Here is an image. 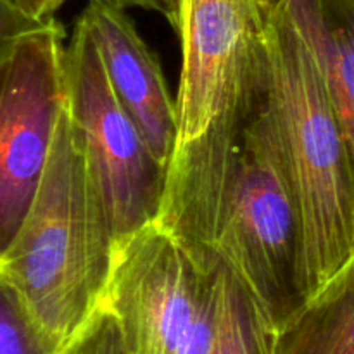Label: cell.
<instances>
[{
	"mask_svg": "<svg viewBox=\"0 0 354 354\" xmlns=\"http://www.w3.org/2000/svg\"><path fill=\"white\" fill-rule=\"evenodd\" d=\"M64 2H68V0H19L21 7L26 10L28 16H31L37 21H45L54 17L55 12L61 9Z\"/></svg>",
	"mask_w": 354,
	"mask_h": 354,
	"instance_id": "2e32d148",
	"label": "cell"
},
{
	"mask_svg": "<svg viewBox=\"0 0 354 354\" xmlns=\"http://www.w3.org/2000/svg\"><path fill=\"white\" fill-rule=\"evenodd\" d=\"M80 19L88 28L114 95L154 158L168 169L176 138V99L158 55L140 37L127 9L113 0H88Z\"/></svg>",
	"mask_w": 354,
	"mask_h": 354,
	"instance_id": "ba28073f",
	"label": "cell"
},
{
	"mask_svg": "<svg viewBox=\"0 0 354 354\" xmlns=\"http://www.w3.org/2000/svg\"><path fill=\"white\" fill-rule=\"evenodd\" d=\"M66 35L57 19L21 35L0 57V263L31 206L66 99Z\"/></svg>",
	"mask_w": 354,
	"mask_h": 354,
	"instance_id": "52a82bcc",
	"label": "cell"
},
{
	"mask_svg": "<svg viewBox=\"0 0 354 354\" xmlns=\"http://www.w3.org/2000/svg\"><path fill=\"white\" fill-rule=\"evenodd\" d=\"M268 104L303 223L306 301L354 251V162L313 47L280 0H266Z\"/></svg>",
	"mask_w": 354,
	"mask_h": 354,
	"instance_id": "3957f363",
	"label": "cell"
},
{
	"mask_svg": "<svg viewBox=\"0 0 354 354\" xmlns=\"http://www.w3.org/2000/svg\"><path fill=\"white\" fill-rule=\"evenodd\" d=\"M64 71L69 113L82 135L116 251L127 239L158 221L166 168L114 95L99 50L80 17L66 45Z\"/></svg>",
	"mask_w": 354,
	"mask_h": 354,
	"instance_id": "8992f818",
	"label": "cell"
},
{
	"mask_svg": "<svg viewBox=\"0 0 354 354\" xmlns=\"http://www.w3.org/2000/svg\"><path fill=\"white\" fill-rule=\"evenodd\" d=\"M40 23L44 21H37L28 16L17 0H0V57L21 35Z\"/></svg>",
	"mask_w": 354,
	"mask_h": 354,
	"instance_id": "5bb4252c",
	"label": "cell"
},
{
	"mask_svg": "<svg viewBox=\"0 0 354 354\" xmlns=\"http://www.w3.org/2000/svg\"><path fill=\"white\" fill-rule=\"evenodd\" d=\"M113 2L121 6L123 9H128V7H138V9L158 12L161 14L171 26H175L178 0H113Z\"/></svg>",
	"mask_w": 354,
	"mask_h": 354,
	"instance_id": "9a60e30c",
	"label": "cell"
},
{
	"mask_svg": "<svg viewBox=\"0 0 354 354\" xmlns=\"http://www.w3.org/2000/svg\"><path fill=\"white\" fill-rule=\"evenodd\" d=\"M273 354H354V251L277 330Z\"/></svg>",
	"mask_w": 354,
	"mask_h": 354,
	"instance_id": "30bf717a",
	"label": "cell"
},
{
	"mask_svg": "<svg viewBox=\"0 0 354 354\" xmlns=\"http://www.w3.org/2000/svg\"><path fill=\"white\" fill-rule=\"evenodd\" d=\"M113 259L106 211L64 99L40 185L0 273L62 349L99 308Z\"/></svg>",
	"mask_w": 354,
	"mask_h": 354,
	"instance_id": "7a4b0ae2",
	"label": "cell"
},
{
	"mask_svg": "<svg viewBox=\"0 0 354 354\" xmlns=\"http://www.w3.org/2000/svg\"><path fill=\"white\" fill-rule=\"evenodd\" d=\"M275 335L254 297L220 261L216 327L207 354H273Z\"/></svg>",
	"mask_w": 354,
	"mask_h": 354,
	"instance_id": "8fae6325",
	"label": "cell"
},
{
	"mask_svg": "<svg viewBox=\"0 0 354 354\" xmlns=\"http://www.w3.org/2000/svg\"><path fill=\"white\" fill-rule=\"evenodd\" d=\"M266 0H178L176 138L156 223L213 252L245 131L268 97Z\"/></svg>",
	"mask_w": 354,
	"mask_h": 354,
	"instance_id": "6da1fadb",
	"label": "cell"
},
{
	"mask_svg": "<svg viewBox=\"0 0 354 354\" xmlns=\"http://www.w3.org/2000/svg\"><path fill=\"white\" fill-rule=\"evenodd\" d=\"M0 273V354H59Z\"/></svg>",
	"mask_w": 354,
	"mask_h": 354,
	"instance_id": "7c38bea8",
	"label": "cell"
},
{
	"mask_svg": "<svg viewBox=\"0 0 354 354\" xmlns=\"http://www.w3.org/2000/svg\"><path fill=\"white\" fill-rule=\"evenodd\" d=\"M214 252L187 248L147 225L114 251L100 304L111 311L128 354H207L216 327Z\"/></svg>",
	"mask_w": 354,
	"mask_h": 354,
	"instance_id": "5b68a950",
	"label": "cell"
},
{
	"mask_svg": "<svg viewBox=\"0 0 354 354\" xmlns=\"http://www.w3.org/2000/svg\"><path fill=\"white\" fill-rule=\"evenodd\" d=\"M313 47L354 162V0H280Z\"/></svg>",
	"mask_w": 354,
	"mask_h": 354,
	"instance_id": "9c48e42d",
	"label": "cell"
},
{
	"mask_svg": "<svg viewBox=\"0 0 354 354\" xmlns=\"http://www.w3.org/2000/svg\"><path fill=\"white\" fill-rule=\"evenodd\" d=\"M59 354H128V351L114 317L104 304H99Z\"/></svg>",
	"mask_w": 354,
	"mask_h": 354,
	"instance_id": "4fadbf2b",
	"label": "cell"
},
{
	"mask_svg": "<svg viewBox=\"0 0 354 354\" xmlns=\"http://www.w3.org/2000/svg\"><path fill=\"white\" fill-rule=\"evenodd\" d=\"M213 252L275 330L306 303L303 223L268 97L245 131Z\"/></svg>",
	"mask_w": 354,
	"mask_h": 354,
	"instance_id": "277c9868",
	"label": "cell"
},
{
	"mask_svg": "<svg viewBox=\"0 0 354 354\" xmlns=\"http://www.w3.org/2000/svg\"><path fill=\"white\" fill-rule=\"evenodd\" d=\"M17 2H19V0H17ZM19 6H21V3H19Z\"/></svg>",
	"mask_w": 354,
	"mask_h": 354,
	"instance_id": "e0dca14e",
	"label": "cell"
}]
</instances>
